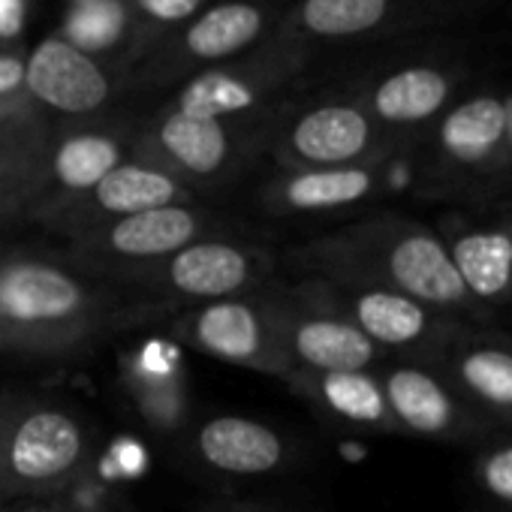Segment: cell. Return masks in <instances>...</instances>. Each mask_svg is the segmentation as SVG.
<instances>
[{"mask_svg": "<svg viewBox=\"0 0 512 512\" xmlns=\"http://www.w3.org/2000/svg\"><path fill=\"white\" fill-rule=\"evenodd\" d=\"M127 287L97 278L70 260L0 250V353L25 359H70L151 314Z\"/></svg>", "mask_w": 512, "mask_h": 512, "instance_id": "1", "label": "cell"}, {"mask_svg": "<svg viewBox=\"0 0 512 512\" xmlns=\"http://www.w3.org/2000/svg\"><path fill=\"white\" fill-rule=\"evenodd\" d=\"M305 278L368 284L413 296L470 326H503L464 290L437 229L413 214L377 211L290 253Z\"/></svg>", "mask_w": 512, "mask_h": 512, "instance_id": "2", "label": "cell"}, {"mask_svg": "<svg viewBox=\"0 0 512 512\" xmlns=\"http://www.w3.org/2000/svg\"><path fill=\"white\" fill-rule=\"evenodd\" d=\"M410 190L464 211H494L512 196L500 79L473 85L410 148Z\"/></svg>", "mask_w": 512, "mask_h": 512, "instance_id": "3", "label": "cell"}, {"mask_svg": "<svg viewBox=\"0 0 512 512\" xmlns=\"http://www.w3.org/2000/svg\"><path fill=\"white\" fill-rule=\"evenodd\" d=\"M488 76L494 70L482 43L461 31V37H440L425 52L386 67L362 91V103L392 145L410 148L455 100Z\"/></svg>", "mask_w": 512, "mask_h": 512, "instance_id": "4", "label": "cell"}, {"mask_svg": "<svg viewBox=\"0 0 512 512\" xmlns=\"http://www.w3.org/2000/svg\"><path fill=\"white\" fill-rule=\"evenodd\" d=\"M91 458L85 419L55 401L0 395V506L55 497Z\"/></svg>", "mask_w": 512, "mask_h": 512, "instance_id": "5", "label": "cell"}, {"mask_svg": "<svg viewBox=\"0 0 512 512\" xmlns=\"http://www.w3.org/2000/svg\"><path fill=\"white\" fill-rule=\"evenodd\" d=\"M296 287L317 305L344 317L386 356L440 359L443 350L461 335V329L470 326L386 287L338 284L323 278H302Z\"/></svg>", "mask_w": 512, "mask_h": 512, "instance_id": "6", "label": "cell"}, {"mask_svg": "<svg viewBox=\"0 0 512 512\" xmlns=\"http://www.w3.org/2000/svg\"><path fill=\"white\" fill-rule=\"evenodd\" d=\"M269 275L272 260L260 244L217 232L181 247L169 260L142 272L124 287L154 308H193L205 302L260 293Z\"/></svg>", "mask_w": 512, "mask_h": 512, "instance_id": "7", "label": "cell"}, {"mask_svg": "<svg viewBox=\"0 0 512 512\" xmlns=\"http://www.w3.org/2000/svg\"><path fill=\"white\" fill-rule=\"evenodd\" d=\"M217 223L196 205H166L142 214L118 217L82 229L70 238L67 260L97 278L130 284L142 272L160 266L181 247L217 235Z\"/></svg>", "mask_w": 512, "mask_h": 512, "instance_id": "8", "label": "cell"}, {"mask_svg": "<svg viewBox=\"0 0 512 512\" xmlns=\"http://www.w3.org/2000/svg\"><path fill=\"white\" fill-rule=\"evenodd\" d=\"M374 371L398 434L461 449H473L497 434V428L470 407L437 359L389 356Z\"/></svg>", "mask_w": 512, "mask_h": 512, "instance_id": "9", "label": "cell"}, {"mask_svg": "<svg viewBox=\"0 0 512 512\" xmlns=\"http://www.w3.org/2000/svg\"><path fill=\"white\" fill-rule=\"evenodd\" d=\"M172 335L217 362L260 371L287 383L290 368L278 344V326L269 293L235 296L184 308L172 320Z\"/></svg>", "mask_w": 512, "mask_h": 512, "instance_id": "10", "label": "cell"}, {"mask_svg": "<svg viewBox=\"0 0 512 512\" xmlns=\"http://www.w3.org/2000/svg\"><path fill=\"white\" fill-rule=\"evenodd\" d=\"M269 299L275 311L278 344L290 374L374 371L383 359H389L359 329H353L335 311L308 299L299 287L269 290Z\"/></svg>", "mask_w": 512, "mask_h": 512, "instance_id": "11", "label": "cell"}, {"mask_svg": "<svg viewBox=\"0 0 512 512\" xmlns=\"http://www.w3.org/2000/svg\"><path fill=\"white\" fill-rule=\"evenodd\" d=\"M449 260L473 296L497 323H512V232L497 211L443 208L431 223Z\"/></svg>", "mask_w": 512, "mask_h": 512, "instance_id": "12", "label": "cell"}, {"mask_svg": "<svg viewBox=\"0 0 512 512\" xmlns=\"http://www.w3.org/2000/svg\"><path fill=\"white\" fill-rule=\"evenodd\" d=\"M398 187H410V148L356 166L293 169L278 184L272 202L281 214H338L362 208Z\"/></svg>", "mask_w": 512, "mask_h": 512, "instance_id": "13", "label": "cell"}, {"mask_svg": "<svg viewBox=\"0 0 512 512\" xmlns=\"http://www.w3.org/2000/svg\"><path fill=\"white\" fill-rule=\"evenodd\" d=\"M287 148H290L293 163H299V169L356 166V163H371L392 151H401L398 145L389 142V136L371 118L362 97L323 103L305 112L293 124Z\"/></svg>", "mask_w": 512, "mask_h": 512, "instance_id": "14", "label": "cell"}, {"mask_svg": "<svg viewBox=\"0 0 512 512\" xmlns=\"http://www.w3.org/2000/svg\"><path fill=\"white\" fill-rule=\"evenodd\" d=\"M437 362L479 416L512 434V326H464Z\"/></svg>", "mask_w": 512, "mask_h": 512, "instance_id": "15", "label": "cell"}, {"mask_svg": "<svg viewBox=\"0 0 512 512\" xmlns=\"http://www.w3.org/2000/svg\"><path fill=\"white\" fill-rule=\"evenodd\" d=\"M485 7L473 0H305L302 22L317 37H368L386 28H452L473 22Z\"/></svg>", "mask_w": 512, "mask_h": 512, "instance_id": "16", "label": "cell"}, {"mask_svg": "<svg viewBox=\"0 0 512 512\" xmlns=\"http://www.w3.org/2000/svg\"><path fill=\"white\" fill-rule=\"evenodd\" d=\"M190 190L166 169L148 166V163H121L115 166L94 190L76 199V205H64L52 211L46 220L67 226V235H76L82 229H91L106 220L142 214L151 208L166 205H187Z\"/></svg>", "mask_w": 512, "mask_h": 512, "instance_id": "17", "label": "cell"}, {"mask_svg": "<svg viewBox=\"0 0 512 512\" xmlns=\"http://www.w3.org/2000/svg\"><path fill=\"white\" fill-rule=\"evenodd\" d=\"M193 455L202 467L250 479L293 464V443L272 425L250 416H211L193 434Z\"/></svg>", "mask_w": 512, "mask_h": 512, "instance_id": "18", "label": "cell"}, {"mask_svg": "<svg viewBox=\"0 0 512 512\" xmlns=\"http://www.w3.org/2000/svg\"><path fill=\"white\" fill-rule=\"evenodd\" d=\"M287 386L335 425L365 434L398 437L377 371H326V374L296 371L290 374Z\"/></svg>", "mask_w": 512, "mask_h": 512, "instance_id": "19", "label": "cell"}, {"mask_svg": "<svg viewBox=\"0 0 512 512\" xmlns=\"http://www.w3.org/2000/svg\"><path fill=\"white\" fill-rule=\"evenodd\" d=\"M25 82L40 103L70 115L94 112L109 97V82L103 70L85 52L64 40H46L31 55Z\"/></svg>", "mask_w": 512, "mask_h": 512, "instance_id": "20", "label": "cell"}, {"mask_svg": "<svg viewBox=\"0 0 512 512\" xmlns=\"http://www.w3.org/2000/svg\"><path fill=\"white\" fill-rule=\"evenodd\" d=\"M160 148L172 166L190 178H214L229 160V136L223 121L190 118L172 112L160 127Z\"/></svg>", "mask_w": 512, "mask_h": 512, "instance_id": "21", "label": "cell"}, {"mask_svg": "<svg viewBox=\"0 0 512 512\" xmlns=\"http://www.w3.org/2000/svg\"><path fill=\"white\" fill-rule=\"evenodd\" d=\"M121 163L124 148L118 139L106 133H76L55 148L49 160V184L58 193L79 199Z\"/></svg>", "mask_w": 512, "mask_h": 512, "instance_id": "22", "label": "cell"}, {"mask_svg": "<svg viewBox=\"0 0 512 512\" xmlns=\"http://www.w3.org/2000/svg\"><path fill=\"white\" fill-rule=\"evenodd\" d=\"M263 28V16L247 4H223L208 10L187 34V49L199 58H226L244 49Z\"/></svg>", "mask_w": 512, "mask_h": 512, "instance_id": "23", "label": "cell"}, {"mask_svg": "<svg viewBox=\"0 0 512 512\" xmlns=\"http://www.w3.org/2000/svg\"><path fill=\"white\" fill-rule=\"evenodd\" d=\"M253 100H256L253 88L244 85L241 79L226 73H205L184 88V94L178 97V112L190 118L223 121L226 115L250 109Z\"/></svg>", "mask_w": 512, "mask_h": 512, "instance_id": "24", "label": "cell"}, {"mask_svg": "<svg viewBox=\"0 0 512 512\" xmlns=\"http://www.w3.org/2000/svg\"><path fill=\"white\" fill-rule=\"evenodd\" d=\"M470 452V482L494 509H512V434L497 431Z\"/></svg>", "mask_w": 512, "mask_h": 512, "instance_id": "25", "label": "cell"}, {"mask_svg": "<svg viewBox=\"0 0 512 512\" xmlns=\"http://www.w3.org/2000/svg\"><path fill=\"white\" fill-rule=\"evenodd\" d=\"M121 28H124V10L115 0H88L67 22V34L73 37L79 52L112 46L121 37Z\"/></svg>", "mask_w": 512, "mask_h": 512, "instance_id": "26", "label": "cell"}, {"mask_svg": "<svg viewBox=\"0 0 512 512\" xmlns=\"http://www.w3.org/2000/svg\"><path fill=\"white\" fill-rule=\"evenodd\" d=\"M139 7L160 22H178L199 7V0H139Z\"/></svg>", "mask_w": 512, "mask_h": 512, "instance_id": "27", "label": "cell"}, {"mask_svg": "<svg viewBox=\"0 0 512 512\" xmlns=\"http://www.w3.org/2000/svg\"><path fill=\"white\" fill-rule=\"evenodd\" d=\"M25 0H0V37H13L22 31Z\"/></svg>", "mask_w": 512, "mask_h": 512, "instance_id": "28", "label": "cell"}, {"mask_svg": "<svg viewBox=\"0 0 512 512\" xmlns=\"http://www.w3.org/2000/svg\"><path fill=\"white\" fill-rule=\"evenodd\" d=\"M25 82V67L16 58H0V97L13 94Z\"/></svg>", "mask_w": 512, "mask_h": 512, "instance_id": "29", "label": "cell"}, {"mask_svg": "<svg viewBox=\"0 0 512 512\" xmlns=\"http://www.w3.org/2000/svg\"><path fill=\"white\" fill-rule=\"evenodd\" d=\"M503 133H506V151L512 160V85H503Z\"/></svg>", "mask_w": 512, "mask_h": 512, "instance_id": "30", "label": "cell"}, {"mask_svg": "<svg viewBox=\"0 0 512 512\" xmlns=\"http://www.w3.org/2000/svg\"><path fill=\"white\" fill-rule=\"evenodd\" d=\"M494 211H497V217H500V220L506 223V229L512 232V196H509V199H506L503 205H497Z\"/></svg>", "mask_w": 512, "mask_h": 512, "instance_id": "31", "label": "cell"}, {"mask_svg": "<svg viewBox=\"0 0 512 512\" xmlns=\"http://www.w3.org/2000/svg\"><path fill=\"white\" fill-rule=\"evenodd\" d=\"M10 178H13V163L7 157H0V187L10 184Z\"/></svg>", "mask_w": 512, "mask_h": 512, "instance_id": "32", "label": "cell"}, {"mask_svg": "<svg viewBox=\"0 0 512 512\" xmlns=\"http://www.w3.org/2000/svg\"><path fill=\"white\" fill-rule=\"evenodd\" d=\"M214 512H266V509H250V506H235V509H226V506H220V509H214Z\"/></svg>", "mask_w": 512, "mask_h": 512, "instance_id": "33", "label": "cell"}, {"mask_svg": "<svg viewBox=\"0 0 512 512\" xmlns=\"http://www.w3.org/2000/svg\"><path fill=\"white\" fill-rule=\"evenodd\" d=\"M7 512V509H4ZM13 512H46V509H13Z\"/></svg>", "mask_w": 512, "mask_h": 512, "instance_id": "34", "label": "cell"}, {"mask_svg": "<svg viewBox=\"0 0 512 512\" xmlns=\"http://www.w3.org/2000/svg\"><path fill=\"white\" fill-rule=\"evenodd\" d=\"M473 4H479V7H488V4H491V0H473Z\"/></svg>", "mask_w": 512, "mask_h": 512, "instance_id": "35", "label": "cell"}, {"mask_svg": "<svg viewBox=\"0 0 512 512\" xmlns=\"http://www.w3.org/2000/svg\"><path fill=\"white\" fill-rule=\"evenodd\" d=\"M488 512H512V509H494V506H488Z\"/></svg>", "mask_w": 512, "mask_h": 512, "instance_id": "36", "label": "cell"}, {"mask_svg": "<svg viewBox=\"0 0 512 512\" xmlns=\"http://www.w3.org/2000/svg\"><path fill=\"white\" fill-rule=\"evenodd\" d=\"M509 10H512V0H509Z\"/></svg>", "mask_w": 512, "mask_h": 512, "instance_id": "37", "label": "cell"}, {"mask_svg": "<svg viewBox=\"0 0 512 512\" xmlns=\"http://www.w3.org/2000/svg\"><path fill=\"white\" fill-rule=\"evenodd\" d=\"M509 326H512V323H509Z\"/></svg>", "mask_w": 512, "mask_h": 512, "instance_id": "38", "label": "cell"}]
</instances>
